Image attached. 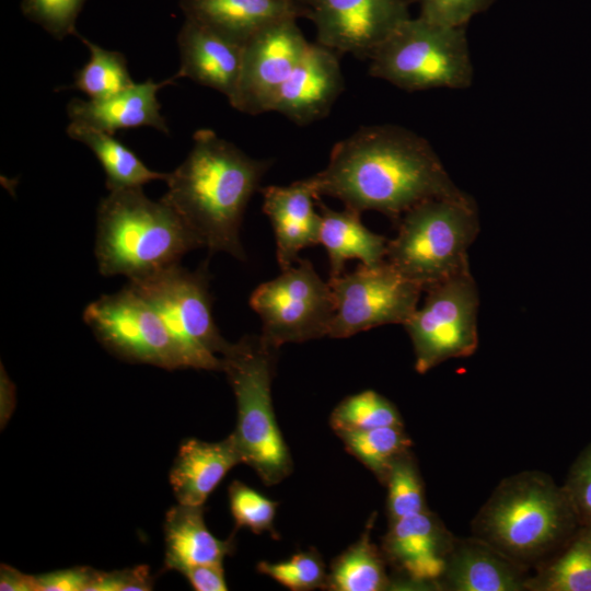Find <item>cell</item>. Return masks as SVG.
Segmentation results:
<instances>
[{
    "mask_svg": "<svg viewBox=\"0 0 591 591\" xmlns=\"http://www.w3.org/2000/svg\"><path fill=\"white\" fill-rule=\"evenodd\" d=\"M257 569L291 591L324 589L327 578L322 556L314 548L293 554L282 561H260Z\"/></svg>",
    "mask_w": 591,
    "mask_h": 591,
    "instance_id": "obj_32",
    "label": "cell"
},
{
    "mask_svg": "<svg viewBox=\"0 0 591 591\" xmlns=\"http://www.w3.org/2000/svg\"><path fill=\"white\" fill-rule=\"evenodd\" d=\"M186 19L241 44L268 24L301 18L294 0H178Z\"/></svg>",
    "mask_w": 591,
    "mask_h": 591,
    "instance_id": "obj_22",
    "label": "cell"
},
{
    "mask_svg": "<svg viewBox=\"0 0 591 591\" xmlns=\"http://www.w3.org/2000/svg\"><path fill=\"white\" fill-rule=\"evenodd\" d=\"M344 90L338 53L315 42L281 86L273 106L297 125L324 118Z\"/></svg>",
    "mask_w": 591,
    "mask_h": 591,
    "instance_id": "obj_16",
    "label": "cell"
},
{
    "mask_svg": "<svg viewBox=\"0 0 591 591\" xmlns=\"http://www.w3.org/2000/svg\"><path fill=\"white\" fill-rule=\"evenodd\" d=\"M173 76L161 82L149 79L135 83L124 91L101 100L72 99L67 105L70 121L113 135L117 130L153 127L169 135V127L161 115L157 94L173 84Z\"/></svg>",
    "mask_w": 591,
    "mask_h": 591,
    "instance_id": "obj_19",
    "label": "cell"
},
{
    "mask_svg": "<svg viewBox=\"0 0 591 591\" xmlns=\"http://www.w3.org/2000/svg\"><path fill=\"white\" fill-rule=\"evenodd\" d=\"M384 484L390 522L427 509L422 480L410 450L394 461Z\"/></svg>",
    "mask_w": 591,
    "mask_h": 591,
    "instance_id": "obj_31",
    "label": "cell"
},
{
    "mask_svg": "<svg viewBox=\"0 0 591 591\" xmlns=\"http://www.w3.org/2000/svg\"><path fill=\"white\" fill-rule=\"evenodd\" d=\"M588 535L590 536L591 538V525H589V530L587 531Z\"/></svg>",
    "mask_w": 591,
    "mask_h": 591,
    "instance_id": "obj_42",
    "label": "cell"
},
{
    "mask_svg": "<svg viewBox=\"0 0 591 591\" xmlns=\"http://www.w3.org/2000/svg\"><path fill=\"white\" fill-rule=\"evenodd\" d=\"M67 135L91 149L106 174L109 192L142 187L152 181H166L169 173L150 170L135 152L116 140L113 135L70 121Z\"/></svg>",
    "mask_w": 591,
    "mask_h": 591,
    "instance_id": "obj_25",
    "label": "cell"
},
{
    "mask_svg": "<svg viewBox=\"0 0 591 591\" xmlns=\"http://www.w3.org/2000/svg\"><path fill=\"white\" fill-rule=\"evenodd\" d=\"M523 566L474 537L454 542L439 584L454 591L526 589Z\"/></svg>",
    "mask_w": 591,
    "mask_h": 591,
    "instance_id": "obj_20",
    "label": "cell"
},
{
    "mask_svg": "<svg viewBox=\"0 0 591 591\" xmlns=\"http://www.w3.org/2000/svg\"><path fill=\"white\" fill-rule=\"evenodd\" d=\"M182 573L196 591L228 590L222 563L193 566L185 569Z\"/></svg>",
    "mask_w": 591,
    "mask_h": 591,
    "instance_id": "obj_39",
    "label": "cell"
},
{
    "mask_svg": "<svg viewBox=\"0 0 591 591\" xmlns=\"http://www.w3.org/2000/svg\"><path fill=\"white\" fill-rule=\"evenodd\" d=\"M76 36L88 47L89 61L74 73L73 83L63 89H74L85 93L91 100L106 99L135 84L125 56L107 50L90 42L79 33Z\"/></svg>",
    "mask_w": 591,
    "mask_h": 591,
    "instance_id": "obj_28",
    "label": "cell"
},
{
    "mask_svg": "<svg viewBox=\"0 0 591 591\" xmlns=\"http://www.w3.org/2000/svg\"><path fill=\"white\" fill-rule=\"evenodd\" d=\"M329 425L337 433L403 426L397 408L373 390L347 396L333 409Z\"/></svg>",
    "mask_w": 591,
    "mask_h": 591,
    "instance_id": "obj_30",
    "label": "cell"
},
{
    "mask_svg": "<svg viewBox=\"0 0 591 591\" xmlns=\"http://www.w3.org/2000/svg\"><path fill=\"white\" fill-rule=\"evenodd\" d=\"M415 0H305L301 18L316 30V42L340 54L369 59L407 19Z\"/></svg>",
    "mask_w": 591,
    "mask_h": 591,
    "instance_id": "obj_14",
    "label": "cell"
},
{
    "mask_svg": "<svg viewBox=\"0 0 591 591\" xmlns=\"http://www.w3.org/2000/svg\"><path fill=\"white\" fill-rule=\"evenodd\" d=\"M478 232L476 205L464 192L427 199L398 219L385 260L425 291L470 267L467 250Z\"/></svg>",
    "mask_w": 591,
    "mask_h": 591,
    "instance_id": "obj_6",
    "label": "cell"
},
{
    "mask_svg": "<svg viewBox=\"0 0 591 591\" xmlns=\"http://www.w3.org/2000/svg\"><path fill=\"white\" fill-rule=\"evenodd\" d=\"M177 44L179 69L175 77L211 88L229 101L239 82L243 45L188 19L178 32Z\"/></svg>",
    "mask_w": 591,
    "mask_h": 591,
    "instance_id": "obj_18",
    "label": "cell"
},
{
    "mask_svg": "<svg viewBox=\"0 0 591 591\" xmlns=\"http://www.w3.org/2000/svg\"><path fill=\"white\" fill-rule=\"evenodd\" d=\"M242 463L232 436L218 442L185 440L170 472L177 502L202 506L227 473Z\"/></svg>",
    "mask_w": 591,
    "mask_h": 591,
    "instance_id": "obj_21",
    "label": "cell"
},
{
    "mask_svg": "<svg viewBox=\"0 0 591 591\" xmlns=\"http://www.w3.org/2000/svg\"><path fill=\"white\" fill-rule=\"evenodd\" d=\"M526 588L540 591H591V538L586 532L533 579Z\"/></svg>",
    "mask_w": 591,
    "mask_h": 591,
    "instance_id": "obj_29",
    "label": "cell"
},
{
    "mask_svg": "<svg viewBox=\"0 0 591 591\" xmlns=\"http://www.w3.org/2000/svg\"><path fill=\"white\" fill-rule=\"evenodd\" d=\"M1 591H36L34 576L25 575L8 565H1Z\"/></svg>",
    "mask_w": 591,
    "mask_h": 591,
    "instance_id": "obj_40",
    "label": "cell"
},
{
    "mask_svg": "<svg viewBox=\"0 0 591 591\" xmlns=\"http://www.w3.org/2000/svg\"><path fill=\"white\" fill-rule=\"evenodd\" d=\"M322 223L318 243L322 244L329 259V278L344 274L345 263L357 258L366 265H374L385 259L387 240L371 232L361 222V212L345 207L335 211L320 199Z\"/></svg>",
    "mask_w": 591,
    "mask_h": 591,
    "instance_id": "obj_24",
    "label": "cell"
},
{
    "mask_svg": "<svg viewBox=\"0 0 591 591\" xmlns=\"http://www.w3.org/2000/svg\"><path fill=\"white\" fill-rule=\"evenodd\" d=\"M494 0H415L420 16L442 25L465 26L476 14L485 11Z\"/></svg>",
    "mask_w": 591,
    "mask_h": 591,
    "instance_id": "obj_35",
    "label": "cell"
},
{
    "mask_svg": "<svg viewBox=\"0 0 591 591\" xmlns=\"http://www.w3.org/2000/svg\"><path fill=\"white\" fill-rule=\"evenodd\" d=\"M310 43L297 18L275 21L243 45L242 66L231 106L257 115L273 112L283 83L305 54Z\"/></svg>",
    "mask_w": 591,
    "mask_h": 591,
    "instance_id": "obj_13",
    "label": "cell"
},
{
    "mask_svg": "<svg viewBox=\"0 0 591 591\" xmlns=\"http://www.w3.org/2000/svg\"><path fill=\"white\" fill-rule=\"evenodd\" d=\"M337 436L345 449L383 484L394 461L412 445L403 426L347 431Z\"/></svg>",
    "mask_w": 591,
    "mask_h": 591,
    "instance_id": "obj_27",
    "label": "cell"
},
{
    "mask_svg": "<svg viewBox=\"0 0 591 591\" xmlns=\"http://www.w3.org/2000/svg\"><path fill=\"white\" fill-rule=\"evenodd\" d=\"M310 178L320 197L395 220L424 200L462 193L430 143L394 125L359 128L334 146L327 166Z\"/></svg>",
    "mask_w": 591,
    "mask_h": 591,
    "instance_id": "obj_1",
    "label": "cell"
},
{
    "mask_svg": "<svg viewBox=\"0 0 591 591\" xmlns=\"http://www.w3.org/2000/svg\"><path fill=\"white\" fill-rule=\"evenodd\" d=\"M200 242L183 219L142 187L109 192L97 208L95 257L103 276L149 277L179 264Z\"/></svg>",
    "mask_w": 591,
    "mask_h": 591,
    "instance_id": "obj_3",
    "label": "cell"
},
{
    "mask_svg": "<svg viewBox=\"0 0 591 591\" xmlns=\"http://www.w3.org/2000/svg\"><path fill=\"white\" fill-rule=\"evenodd\" d=\"M277 348L260 336L230 343L222 355L236 401V426L231 433L243 464L266 486L290 475L293 462L279 429L271 399Z\"/></svg>",
    "mask_w": 591,
    "mask_h": 591,
    "instance_id": "obj_5",
    "label": "cell"
},
{
    "mask_svg": "<svg viewBox=\"0 0 591 591\" xmlns=\"http://www.w3.org/2000/svg\"><path fill=\"white\" fill-rule=\"evenodd\" d=\"M335 313L328 336L345 338L384 324H405L417 309L424 289L385 259L360 264L356 270L329 278Z\"/></svg>",
    "mask_w": 591,
    "mask_h": 591,
    "instance_id": "obj_11",
    "label": "cell"
},
{
    "mask_svg": "<svg viewBox=\"0 0 591 591\" xmlns=\"http://www.w3.org/2000/svg\"><path fill=\"white\" fill-rule=\"evenodd\" d=\"M165 568L181 573L193 566L223 563L233 551V538L219 540L207 528L202 506L178 503L164 521Z\"/></svg>",
    "mask_w": 591,
    "mask_h": 591,
    "instance_id": "obj_23",
    "label": "cell"
},
{
    "mask_svg": "<svg viewBox=\"0 0 591 591\" xmlns=\"http://www.w3.org/2000/svg\"><path fill=\"white\" fill-rule=\"evenodd\" d=\"M83 320L117 357L167 370L183 369L177 346L157 311L128 285L91 302Z\"/></svg>",
    "mask_w": 591,
    "mask_h": 591,
    "instance_id": "obj_12",
    "label": "cell"
},
{
    "mask_svg": "<svg viewBox=\"0 0 591 591\" xmlns=\"http://www.w3.org/2000/svg\"><path fill=\"white\" fill-rule=\"evenodd\" d=\"M564 490L577 520L591 525V445L575 463Z\"/></svg>",
    "mask_w": 591,
    "mask_h": 591,
    "instance_id": "obj_36",
    "label": "cell"
},
{
    "mask_svg": "<svg viewBox=\"0 0 591 591\" xmlns=\"http://www.w3.org/2000/svg\"><path fill=\"white\" fill-rule=\"evenodd\" d=\"M153 588V580L146 566L132 569L97 571L89 591H147Z\"/></svg>",
    "mask_w": 591,
    "mask_h": 591,
    "instance_id": "obj_37",
    "label": "cell"
},
{
    "mask_svg": "<svg viewBox=\"0 0 591 591\" xmlns=\"http://www.w3.org/2000/svg\"><path fill=\"white\" fill-rule=\"evenodd\" d=\"M372 515L360 537L339 554L327 571L324 589L331 591H381L391 587L386 559L372 542Z\"/></svg>",
    "mask_w": 591,
    "mask_h": 591,
    "instance_id": "obj_26",
    "label": "cell"
},
{
    "mask_svg": "<svg viewBox=\"0 0 591 591\" xmlns=\"http://www.w3.org/2000/svg\"><path fill=\"white\" fill-rule=\"evenodd\" d=\"M369 72L407 91L465 89L474 70L465 26L420 15L404 21L370 56Z\"/></svg>",
    "mask_w": 591,
    "mask_h": 591,
    "instance_id": "obj_7",
    "label": "cell"
},
{
    "mask_svg": "<svg viewBox=\"0 0 591 591\" xmlns=\"http://www.w3.org/2000/svg\"><path fill=\"white\" fill-rule=\"evenodd\" d=\"M453 540L427 509L390 522L381 549L391 566L416 586L439 583Z\"/></svg>",
    "mask_w": 591,
    "mask_h": 591,
    "instance_id": "obj_15",
    "label": "cell"
},
{
    "mask_svg": "<svg viewBox=\"0 0 591 591\" xmlns=\"http://www.w3.org/2000/svg\"><path fill=\"white\" fill-rule=\"evenodd\" d=\"M251 308L263 322L262 337L275 348L328 336L335 313L331 286L309 259L262 285L251 294Z\"/></svg>",
    "mask_w": 591,
    "mask_h": 591,
    "instance_id": "obj_10",
    "label": "cell"
},
{
    "mask_svg": "<svg viewBox=\"0 0 591 591\" xmlns=\"http://www.w3.org/2000/svg\"><path fill=\"white\" fill-rule=\"evenodd\" d=\"M210 275L206 263L195 270L171 266L128 286L160 315L173 337L184 368L222 371L229 346L212 317Z\"/></svg>",
    "mask_w": 591,
    "mask_h": 591,
    "instance_id": "obj_8",
    "label": "cell"
},
{
    "mask_svg": "<svg viewBox=\"0 0 591 591\" xmlns=\"http://www.w3.org/2000/svg\"><path fill=\"white\" fill-rule=\"evenodd\" d=\"M86 0H22L21 11L56 39L76 35V23Z\"/></svg>",
    "mask_w": 591,
    "mask_h": 591,
    "instance_id": "obj_34",
    "label": "cell"
},
{
    "mask_svg": "<svg viewBox=\"0 0 591 591\" xmlns=\"http://www.w3.org/2000/svg\"><path fill=\"white\" fill-rule=\"evenodd\" d=\"M577 520L563 488L543 473L500 483L474 521L475 537L524 565L554 548Z\"/></svg>",
    "mask_w": 591,
    "mask_h": 591,
    "instance_id": "obj_4",
    "label": "cell"
},
{
    "mask_svg": "<svg viewBox=\"0 0 591 591\" xmlns=\"http://www.w3.org/2000/svg\"><path fill=\"white\" fill-rule=\"evenodd\" d=\"M228 490L230 511L236 528H246L255 534L268 532L277 538L274 526L277 501L240 480H234Z\"/></svg>",
    "mask_w": 591,
    "mask_h": 591,
    "instance_id": "obj_33",
    "label": "cell"
},
{
    "mask_svg": "<svg viewBox=\"0 0 591 591\" xmlns=\"http://www.w3.org/2000/svg\"><path fill=\"white\" fill-rule=\"evenodd\" d=\"M425 291L422 306L404 324L419 373L448 359L468 357L478 345L479 298L470 267Z\"/></svg>",
    "mask_w": 591,
    "mask_h": 591,
    "instance_id": "obj_9",
    "label": "cell"
},
{
    "mask_svg": "<svg viewBox=\"0 0 591 591\" xmlns=\"http://www.w3.org/2000/svg\"><path fill=\"white\" fill-rule=\"evenodd\" d=\"M294 1L298 3V5H299V8H300L301 4H302L305 0H294ZM300 11H301V8H300Z\"/></svg>",
    "mask_w": 591,
    "mask_h": 591,
    "instance_id": "obj_41",
    "label": "cell"
},
{
    "mask_svg": "<svg viewBox=\"0 0 591 591\" xmlns=\"http://www.w3.org/2000/svg\"><path fill=\"white\" fill-rule=\"evenodd\" d=\"M260 192L263 210L275 232L277 260L283 270L297 263L301 250L318 244L322 216L315 202L321 197L310 177L288 186H266Z\"/></svg>",
    "mask_w": 591,
    "mask_h": 591,
    "instance_id": "obj_17",
    "label": "cell"
},
{
    "mask_svg": "<svg viewBox=\"0 0 591 591\" xmlns=\"http://www.w3.org/2000/svg\"><path fill=\"white\" fill-rule=\"evenodd\" d=\"M187 158L166 178L161 200L210 253L245 260L240 240L244 211L270 162L256 160L213 130L199 129Z\"/></svg>",
    "mask_w": 591,
    "mask_h": 591,
    "instance_id": "obj_2",
    "label": "cell"
},
{
    "mask_svg": "<svg viewBox=\"0 0 591 591\" xmlns=\"http://www.w3.org/2000/svg\"><path fill=\"white\" fill-rule=\"evenodd\" d=\"M97 570L74 567L34 576L36 591H89Z\"/></svg>",
    "mask_w": 591,
    "mask_h": 591,
    "instance_id": "obj_38",
    "label": "cell"
}]
</instances>
